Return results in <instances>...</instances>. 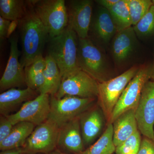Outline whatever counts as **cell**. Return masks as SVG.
<instances>
[{"mask_svg": "<svg viewBox=\"0 0 154 154\" xmlns=\"http://www.w3.org/2000/svg\"><path fill=\"white\" fill-rule=\"evenodd\" d=\"M24 17L19 21L22 39L20 62L25 68L38 56L42 54L49 37L46 28L36 14L31 1L27 2Z\"/></svg>", "mask_w": 154, "mask_h": 154, "instance_id": "obj_1", "label": "cell"}, {"mask_svg": "<svg viewBox=\"0 0 154 154\" xmlns=\"http://www.w3.org/2000/svg\"><path fill=\"white\" fill-rule=\"evenodd\" d=\"M48 40V55L56 63L62 79L81 70L77 60L79 37L70 25Z\"/></svg>", "mask_w": 154, "mask_h": 154, "instance_id": "obj_2", "label": "cell"}, {"mask_svg": "<svg viewBox=\"0 0 154 154\" xmlns=\"http://www.w3.org/2000/svg\"><path fill=\"white\" fill-rule=\"evenodd\" d=\"M78 66L99 83L110 79V68L105 54L90 38H79Z\"/></svg>", "mask_w": 154, "mask_h": 154, "instance_id": "obj_3", "label": "cell"}, {"mask_svg": "<svg viewBox=\"0 0 154 154\" xmlns=\"http://www.w3.org/2000/svg\"><path fill=\"white\" fill-rule=\"evenodd\" d=\"M36 14L47 30L49 38L58 36L69 25L64 0L31 1Z\"/></svg>", "mask_w": 154, "mask_h": 154, "instance_id": "obj_4", "label": "cell"}, {"mask_svg": "<svg viewBox=\"0 0 154 154\" xmlns=\"http://www.w3.org/2000/svg\"><path fill=\"white\" fill-rule=\"evenodd\" d=\"M95 98H82L66 96L57 99L50 96V110L47 120L59 128L68 122L79 118L91 108Z\"/></svg>", "mask_w": 154, "mask_h": 154, "instance_id": "obj_5", "label": "cell"}, {"mask_svg": "<svg viewBox=\"0 0 154 154\" xmlns=\"http://www.w3.org/2000/svg\"><path fill=\"white\" fill-rule=\"evenodd\" d=\"M140 68L133 66L118 76L99 83L98 104L108 123L119 99Z\"/></svg>", "mask_w": 154, "mask_h": 154, "instance_id": "obj_6", "label": "cell"}, {"mask_svg": "<svg viewBox=\"0 0 154 154\" xmlns=\"http://www.w3.org/2000/svg\"><path fill=\"white\" fill-rule=\"evenodd\" d=\"M151 76V66L143 65L126 86L111 114L109 123H112L119 116L131 110H136L143 89Z\"/></svg>", "mask_w": 154, "mask_h": 154, "instance_id": "obj_7", "label": "cell"}, {"mask_svg": "<svg viewBox=\"0 0 154 154\" xmlns=\"http://www.w3.org/2000/svg\"><path fill=\"white\" fill-rule=\"evenodd\" d=\"M99 94V82L82 70L62 79L55 96L61 99L66 96L82 98H95Z\"/></svg>", "mask_w": 154, "mask_h": 154, "instance_id": "obj_8", "label": "cell"}, {"mask_svg": "<svg viewBox=\"0 0 154 154\" xmlns=\"http://www.w3.org/2000/svg\"><path fill=\"white\" fill-rule=\"evenodd\" d=\"M59 131L48 120L36 126L23 146L27 154H49L57 149Z\"/></svg>", "mask_w": 154, "mask_h": 154, "instance_id": "obj_9", "label": "cell"}, {"mask_svg": "<svg viewBox=\"0 0 154 154\" xmlns=\"http://www.w3.org/2000/svg\"><path fill=\"white\" fill-rule=\"evenodd\" d=\"M50 110V96L39 94L34 99L24 103L16 113L6 116L14 125L25 122L37 126L47 121Z\"/></svg>", "mask_w": 154, "mask_h": 154, "instance_id": "obj_10", "label": "cell"}, {"mask_svg": "<svg viewBox=\"0 0 154 154\" xmlns=\"http://www.w3.org/2000/svg\"><path fill=\"white\" fill-rule=\"evenodd\" d=\"M135 116L140 133L154 140V82L149 81L145 85Z\"/></svg>", "mask_w": 154, "mask_h": 154, "instance_id": "obj_11", "label": "cell"}, {"mask_svg": "<svg viewBox=\"0 0 154 154\" xmlns=\"http://www.w3.org/2000/svg\"><path fill=\"white\" fill-rule=\"evenodd\" d=\"M10 42L11 51L5 72L0 80L1 92L11 88H21L26 85L25 68L19 60L21 52L18 48V36H15L11 37Z\"/></svg>", "mask_w": 154, "mask_h": 154, "instance_id": "obj_12", "label": "cell"}, {"mask_svg": "<svg viewBox=\"0 0 154 154\" xmlns=\"http://www.w3.org/2000/svg\"><path fill=\"white\" fill-rule=\"evenodd\" d=\"M66 6L69 25L79 38H88L93 16V1L73 0L69 1Z\"/></svg>", "mask_w": 154, "mask_h": 154, "instance_id": "obj_13", "label": "cell"}, {"mask_svg": "<svg viewBox=\"0 0 154 154\" xmlns=\"http://www.w3.org/2000/svg\"><path fill=\"white\" fill-rule=\"evenodd\" d=\"M118 32L109 11L99 6L92 16L89 33L90 39L96 45L105 47L110 43Z\"/></svg>", "mask_w": 154, "mask_h": 154, "instance_id": "obj_14", "label": "cell"}, {"mask_svg": "<svg viewBox=\"0 0 154 154\" xmlns=\"http://www.w3.org/2000/svg\"><path fill=\"white\" fill-rule=\"evenodd\" d=\"M137 46V37L133 26L117 32L111 44V54L116 64L121 66L126 63Z\"/></svg>", "mask_w": 154, "mask_h": 154, "instance_id": "obj_15", "label": "cell"}, {"mask_svg": "<svg viewBox=\"0 0 154 154\" xmlns=\"http://www.w3.org/2000/svg\"><path fill=\"white\" fill-rule=\"evenodd\" d=\"M85 146L79 117L60 128L57 146L59 150L67 154H80L85 150Z\"/></svg>", "mask_w": 154, "mask_h": 154, "instance_id": "obj_16", "label": "cell"}, {"mask_svg": "<svg viewBox=\"0 0 154 154\" xmlns=\"http://www.w3.org/2000/svg\"><path fill=\"white\" fill-rule=\"evenodd\" d=\"M104 116L99 108H91L79 117L85 146L91 145L101 133L104 125Z\"/></svg>", "mask_w": 154, "mask_h": 154, "instance_id": "obj_17", "label": "cell"}, {"mask_svg": "<svg viewBox=\"0 0 154 154\" xmlns=\"http://www.w3.org/2000/svg\"><path fill=\"white\" fill-rule=\"evenodd\" d=\"M36 91L29 88L24 89L11 88L0 94V113L9 115V113L21 104L34 99Z\"/></svg>", "mask_w": 154, "mask_h": 154, "instance_id": "obj_18", "label": "cell"}, {"mask_svg": "<svg viewBox=\"0 0 154 154\" xmlns=\"http://www.w3.org/2000/svg\"><path fill=\"white\" fill-rule=\"evenodd\" d=\"M135 111L131 110L125 112L113 122V141L116 147L123 143L138 130Z\"/></svg>", "mask_w": 154, "mask_h": 154, "instance_id": "obj_19", "label": "cell"}, {"mask_svg": "<svg viewBox=\"0 0 154 154\" xmlns=\"http://www.w3.org/2000/svg\"><path fill=\"white\" fill-rule=\"evenodd\" d=\"M46 65L43 72L44 83L38 91L39 94H47L55 96L61 83L60 70L55 61L49 55L45 57Z\"/></svg>", "mask_w": 154, "mask_h": 154, "instance_id": "obj_20", "label": "cell"}, {"mask_svg": "<svg viewBox=\"0 0 154 154\" xmlns=\"http://www.w3.org/2000/svg\"><path fill=\"white\" fill-rule=\"evenodd\" d=\"M32 123L22 122L14 125L8 136L0 142L1 151L23 147L35 128Z\"/></svg>", "mask_w": 154, "mask_h": 154, "instance_id": "obj_21", "label": "cell"}, {"mask_svg": "<svg viewBox=\"0 0 154 154\" xmlns=\"http://www.w3.org/2000/svg\"><path fill=\"white\" fill-rule=\"evenodd\" d=\"M113 125L109 123L105 132L97 141L80 154H113L116 148L113 143Z\"/></svg>", "mask_w": 154, "mask_h": 154, "instance_id": "obj_22", "label": "cell"}, {"mask_svg": "<svg viewBox=\"0 0 154 154\" xmlns=\"http://www.w3.org/2000/svg\"><path fill=\"white\" fill-rule=\"evenodd\" d=\"M107 10L118 32L132 26L128 0H119L116 4Z\"/></svg>", "mask_w": 154, "mask_h": 154, "instance_id": "obj_23", "label": "cell"}, {"mask_svg": "<svg viewBox=\"0 0 154 154\" xmlns=\"http://www.w3.org/2000/svg\"><path fill=\"white\" fill-rule=\"evenodd\" d=\"M26 2L22 0H0V15L11 21H19L25 16Z\"/></svg>", "mask_w": 154, "mask_h": 154, "instance_id": "obj_24", "label": "cell"}, {"mask_svg": "<svg viewBox=\"0 0 154 154\" xmlns=\"http://www.w3.org/2000/svg\"><path fill=\"white\" fill-rule=\"evenodd\" d=\"M133 27L139 38L154 36V6H152L143 18Z\"/></svg>", "mask_w": 154, "mask_h": 154, "instance_id": "obj_25", "label": "cell"}, {"mask_svg": "<svg viewBox=\"0 0 154 154\" xmlns=\"http://www.w3.org/2000/svg\"><path fill=\"white\" fill-rule=\"evenodd\" d=\"M128 8L132 26L142 19L152 6L150 0H128Z\"/></svg>", "mask_w": 154, "mask_h": 154, "instance_id": "obj_26", "label": "cell"}, {"mask_svg": "<svg viewBox=\"0 0 154 154\" xmlns=\"http://www.w3.org/2000/svg\"><path fill=\"white\" fill-rule=\"evenodd\" d=\"M140 133L138 130L123 143L116 148V154H137L141 143Z\"/></svg>", "mask_w": 154, "mask_h": 154, "instance_id": "obj_27", "label": "cell"}, {"mask_svg": "<svg viewBox=\"0 0 154 154\" xmlns=\"http://www.w3.org/2000/svg\"><path fill=\"white\" fill-rule=\"evenodd\" d=\"M46 61L42 54L38 56L28 66L25 68V78L32 76L43 72L46 66Z\"/></svg>", "mask_w": 154, "mask_h": 154, "instance_id": "obj_28", "label": "cell"}, {"mask_svg": "<svg viewBox=\"0 0 154 154\" xmlns=\"http://www.w3.org/2000/svg\"><path fill=\"white\" fill-rule=\"evenodd\" d=\"M14 125L5 116L0 117V142H2L11 134Z\"/></svg>", "mask_w": 154, "mask_h": 154, "instance_id": "obj_29", "label": "cell"}, {"mask_svg": "<svg viewBox=\"0 0 154 154\" xmlns=\"http://www.w3.org/2000/svg\"><path fill=\"white\" fill-rule=\"evenodd\" d=\"M44 83V77L43 72L26 79V85L27 88L33 90L38 91Z\"/></svg>", "mask_w": 154, "mask_h": 154, "instance_id": "obj_30", "label": "cell"}, {"mask_svg": "<svg viewBox=\"0 0 154 154\" xmlns=\"http://www.w3.org/2000/svg\"><path fill=\"white\" fill-rule=\"evenodd\" d=\"M137 154H154V140L144 137Z\"/></svg>", "mask_w": 154, "mask_h": 154, "instance_id": "obj_31", "label": "cell"}, {"mask_svg": "<svg viewBox=\"0 0 154 154\" xmlns=\"http://www.w3.org/2000/svg\"><path fill=\"white\" fill-rule=\"evenodd\" d=\"M11 24V21L4 19L0 16V39L1 42L8 37Z\"/></svg>", "mask_w": 154, "mask_h": 154, "instance_id": "obj_32", "label": "cell"}, {"mask_svg": "<svg viewBox=\"0 0 154 154\" xmlns=\"http://www.w3.org/2000/svg\"><path fill=\"white\" fill-rule=\"evenodd\" d=\"M119 1V0H98L96 2L101 7L108 9L116 4Z\"/></svg>", "mask_w": 154, "mask_h": 154, "instance_id": "obj_33", "label": "cell"}, {"mask_svg": "<svg viewBox=\"0 0 154 154\" xmlns=\"http://www.w3.org/2000/svg\"><path fill=\"white\" fill-rule=\"evenodd\" d=\"M0 154H27L23 147L2 151Z\"/></svg>", "mask_w": 154, "mask_h": 154, "instance_id": "obj_34", "label": "cell"}, {"mask_svg": "<svg viewBox=\"0 0 154 154\" xmlns=\"http://www.w3.org/2000/svg\"><path fill=\"white\" fill-rule=\"evenodd\" d=\"M18 24H19V21H12L11 25H10V28H9L8 37L11 35V33H13V31L15 30V29Z\"/></svg>", "mask_w": 154, "mask_h": 154, "instance_id": "obj_35", "label": "cell"}, {"mask_svg": "<svg viewBox=\"0 0 154 154\" xmlns=\"http://www.w3.org/2000/svg\"><path fill=\"white\" fill-rule=\"evenodd\" d=\"M49 154H69L63 152H62L61 151L59 150L58 149H56L55 150H54V151L51 152Z\"/></svg>", "mask_w": 154, "mask_h": 154, "instance_id": "obj_36", "label": "cell"}, {"mask_svg": "<svg viewBox=\"0 0 154 154\" xmlns=\"http://www.w3.org/2000/svg\"><path fill=\"white\" fill-rule=\"evenodd\" d=\"M151 79L154 81V59L153 63L151 65Z\"/></svg>", "mask_w": 154, "mask_h": 154, "instance_id": "obj_37", "label": "cell"}, {"mask_svg": "<svg viewBox=\"0 0 154 154\" xmlns=\"http://www.w3.org/2000/svg\"><path fill=\"white\" fill-rule=\"evenodd\" d=\"M152 5L154 6V0H152Z\"/></svg>", "mask_w": 154, "mask_h": 154, "instance_id": "obj_38", "label": "cell"}, {"mask_svg": "<svg viewBox=\"0 0 154 154\" xmlns=\"http://www.w3.org/2000/svg\"></svg>", "mask_w": 154, "mask_h": 154, "instance_id": "obj_39", "label": "cell"}]
</instances>
